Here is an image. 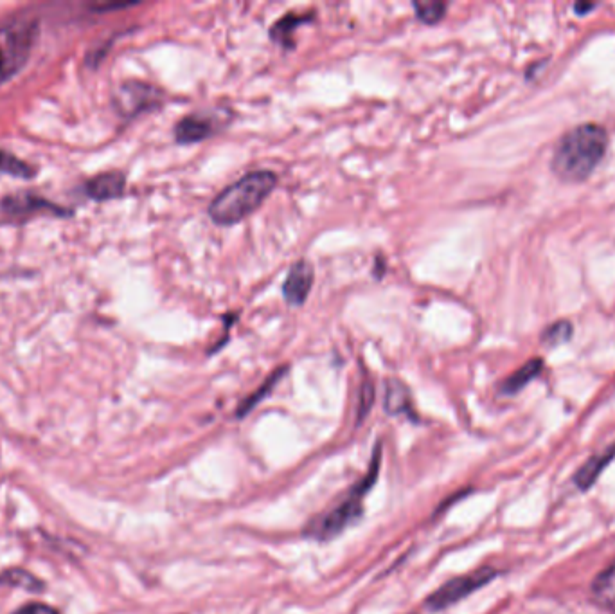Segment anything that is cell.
I'll return each mask as SVG.
<instances>
[{"label": "cell", "instance_id": "6da1fadb", "mask_svg": "<svg viewBox=\"0 0 615 614\" xmlns=\"http://www.w3.org/2000/svg\"><path fill=\"white\" fill-rule=\"evenodd\" d=\"M608 150V132L596 123H585L572 128L554 148V175L565 182L589 179Z\"/></svg>", "mask_w": 615, "mask_h": 614}, {"label": "cell", "instance_id": "7a4b0ae2", "mask_svg": "<svg viewBox=\"0 0 615 614\" xmlns=\"http://www.w3.org/2000/svg\"><path fill=\"white\" fill-rule=\"evenodd\" d=\"M277 181L276 173L270 170L245 173L216 195L209 206V218L216 226L240 224L265 204L272 191L276 190Z\"/></svg>", "mask_w": 615, "mask_h": 614}, {"label": "cell", "instance_id": "3957f363", "mask_svg": "<svg viewBox=\"0 0 615 614\" xmlns=\"http://www.w3.org/2000/svg\"><path fill=\"white\" fill-rule=\"evenodd\" d=\"M36 38V22H20L0 28V83L8 82L27 64Z\"/></svg>", "mask_w": 615, "mask_h": 614}, {"label": "cell", "instance_id": "277c9868", "mask_svg": "<svg viewBox=\"0 0 615 614\" xmlns=\"http://www.w3.org/2000/svg\"><path fill=\"white\" fill-rule=\"evenodd\" d=\"M232 119L234 112L227 107L198 110L180 119L173 128V136L179 145H197L222 132L223 128L231 125Z\"/></svg>", "mask_w": 615, "mask_h": 614}, {"label": "cell", "instance_id": "5b68a950", "mask_svg": "<svg viewBox=\"0 0 615 614\" xmlns=\"http://www.w3.org/2000/svg\"><path fill=\"white\" fill-rule=\"evenodd\" d=\"M378 469H380V456H378V452H375V458H373L367 478L360 481V485L355 487L353 494L339 508H335L330 515L324 517V521L319 526V537L330 539L333 535H337L342 528H346L349 523H353L358 515L362 514V497L366 496L367 490L373 487Z\"/></svg>", "mask_w": 615, "mask_h": 614}, {"label": "cell", "instance_id": "8992f818", "mask_svg": "<svg viewBox=\"0 0 615 614\" xmlns=\"http://www.w3.org/2000/svg\"><path fill=\"white\" fill-rule=\"evenodd\" d=\"M162 100H164V92L159 91L150 83L128 82L123 83L117 89L114 105L121 116L135 118L141 112L161 107Z\"/></svg>", "mask_w": 615, "mask_h": 614}, {"label": "cell", "instance_id": "52a82bcc", "mask_svg": "<svg viewBox=\"0 0 615 614\" xmlns=\"http://www.w3.org/2000/svg\"><path fill=\"white\" fill-rule=\"evenodd\" d=\"M493 577H495V571L481 569V571H475L472 575L454 578V580L446 582L445 586L439 587L436 593L428 596L427 604L425 605H427L428 609H432V611H441V609H445L448 605L463 600L464 596H468L475 589L484 586Z\"/></svg>", "mask_w": 615, "mask_h": 614}, {"label": "cell", "instance_id": "ba28073f", "mask_svg": "<svg viewBox=\"0 0 615 614\" xmlns=\"http://www.w3.org/2000/svg\"><path fill=\"white\" fill-rule=\"evenodd\" d=\"M313 283H315V269H313L312 262L308 260L295 262L286 274L283 290H281L286 305L303 307L312 292Z\"/></svg>", "mask_w": 615, "mask_h": 614}, {"label": "cell", "instance_id": "9c48e42d", "mask_svg": "<svg viewBox=\"0 0 615 614\" xmlns=\"http://www.w3.org/2000/svg\"><path fill=\"white\" fill-rule=\"evenodd\" d=\"M126 175L121 172H107L96 175L85 184V193L98 202L121 199L125 195Z\"/></svg>", "mask_w": 615, "mask_h": 614}, {"label": "cell", "instance_id": "30bf717a", "mask_svg": "<svg viewBox=\"0 0 615 614\" xmlns=\"http://www.w3.org/2000/svg\"><path fill=\"white\" fill-rule=\"evenodd\" d=\"M315 15H317L315 11H304V13L290 11V13H286L283 19L274 22V26L270 28V38L276 42L277 46L292 51L295 47V31L299 26L315 20Z\"/></svg>", "mask_w": 615, "mask_h": 614}, {"label": "cell", "instance_id": "8fae6325", "mask_svg": "<svg viewBox=\"0 0 615 614\" xmlns=\"http://www.w3.org/2000/svg\"><path fill=\"white\" fill-rule=\"evenodd\" d=\"M592 595L601 607L615 613V562L596 577L592 584Z\"/></svg>", "mask_w": 615, "mask_h": 614}, {"label": "cell", "instance_id": "7c38bea8", "mask_svg": "<svg viewBox=\"0 0 615 614\" xmlns=\"http://www.w3.org/2000/svg\"><path fill=\"white\" fill-rule=\"evenodd\" d=\"M542 370H544V361L542 359H531L520 370L515 371L511 377L502 382L500 391L504 395H515L518 391L526 388L531 380H535L542 373Z\"/></svg>", "mask_w": 615, "mask_h": 614}, {"label": "cell", "instance_id": "4fadbf2b", "mask_svg": "<svg viewBox=\"0 0 615 614\" xmlns=\"http://www.w3.org/2000/svg\"><path fill=\"white\" fill-rule=\"evenodd\" d=\"M385 409L389 415H400V413H410L409 388L403 384L402 380L389 379L385 382Z\"/></svg>", "mask_w": 615, "mask_h": 614}, {"label": "cell", "instance_id": "5bb4252c", "mask_svg": "<svg viewBox=\"0 0 615 614\" xmlns=\"http://www.w3.org/2000/svg\"><path fill=\"white\" fill-rule=\"evenodd\" d=\"M4 209L11 215H26L33 209H42V211H51L56 215H67L65 209H60L58 206H53L51 202L44 199H38L33 195H22V197H13V199L4 200Z\"/></svg>", "mask_w": 615, "mask_h": 614}, {"label": "cell", "instance_id": "9a60e30c", "mask_svg": "<svg viewBox=\"0 0 615 614\" xmlns=\"http://www.w3.org/2000/svg\"><path fill=\"white\" fill-rule=\"evenodd\" d=\"M0 586L20 587L29 593H42L45 584L36 578L31 571L22 568H9L0 573Z\"/></svg>", "mask_w": 615, "mask_h": 614}, {"label": "cell", "instance_id": "2e32d148", "mask_svg": "<svg viewBox=\"0 0 615 614\" xmlns=\"http://www.w3.org/2000/svg\"><path fill=\"white\" fill-rule=\"evenodd\" d=\"M412 8L419 22L427 26H436L437 22L445 19L448 4L439 0H427V2H412Z\"/></svg>", "mask_w": 615, "mask_h": 614}, {"label": "cell", "instance_id": "e0dca14e", "mask_svg": "<svg viewBox=\"0 0 615 614\" xmlns=\"http://www.w3.org/2000/svg\"><path fill=\"white\" fill-rule=\"evenodd\" d=\"M0 173H6L11 177H20V179H33L36 170L33 166L20 161L15 155L0 150Z\"/></svg>", "mask_w": 615, "mask_h": 614}, {"label": "cell", "instance_id": "ac0fdd59", "mask_svg": "<svg viewBox=\"0 0 615 614\" xmlns=\"http://www.w3.org/2000/svg\"><path fill=\"white\" fill-rule=\"evenodd\" d=\"M572 337V325L571 321L563 319V321H556L551 326H547L542 334V343L549 348H556L563 343H569Z\"/></svg>", "mask_w": 615, "mask_h": 614}, {"label": "cell", "instance_id": "d6986e66", "mask_svg": "<svg viewBox=\"0 0 615 614\" xmlns=\"http://www.w3.org/2000/svg\"><path fill=\"white\" fill-rule=\"evenodd\" d=\"M286 370H288V368H286V366H283V368H279V370L274 371V373H272V375L268 377L267 382H265V384H263V386H261V388H259L258 391L254 393V395H250V397L247 398V400H245L243 404H241L240 411H238V415H247L250 409L256 406V404H258L261 398L265 397V395H268V393H270V389L276 386L277 380L283 379V375H285Z\"/></svg>", "mask_w": 615, "mask_h": 614}, {"label": "cell", "instance_id": "ffe728a7", "mask_svg": "<svg viewBox=\"0 0 615 614\" xmlns=\"http://www.w3.org/2000/svg\"><path fill=\"white\" fill-rule=\"evenodd\" d=\"M373 400H375V388L371 384V380H364V386H362V398H360V418H364L367 415V411L373 406Z\"/></svg>", "mask_w": 615, "mask_h": 614}, {"label": "cell", "instance_id": "44dd1931", "mask_svg": "<svg viewBox=\"0 0 615 614\" xmlns=\"http://www.w3.org/2000/svg\"><path fill=\"white\" fill-rule=\"evenodd\" d=\"M11 614H60V611H58V609H54L51 605L33 602V604H27L24 605V607H20V609L15 611V613Z\"/></svg>", "mask_w": 615, "mask_h": 614}, {"label": "cell", "instance_id": "7402d4cb", "mask_svg": "<svg viewBox=\"0 0 615 614\" xmlns=\"http://www.w3.org/2000/svg\"><path fill=\"white\" fill-rule=\"evenodd\" d=\"M598 8V4H589V2H580V4H576L574 6V11L583 17V15H587L589 11L596 10Z\"/></svg>", "mask_w": 615, "mask_h": 614}, {"label": "cell", "instance_id": "603a6c76", "mask_svg": "<svg viewBox=\"0 0 615 614\" xmlns=\"http://www.w3.org/2000/svg\"><path fill=\"white\" fill-rule=\"evenodd\" d=\"M376 267H375V278L376 280H378V278H384V272H385V260L384 258H380V256H378V258H376Z\"/></svg>", "mask_w": 615, "mask_h": 614}]
</instances>
